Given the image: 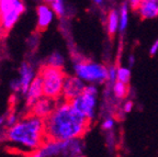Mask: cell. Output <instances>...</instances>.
Instances as JSON below:
<instances>
[{
  "label": "cell",
  "mask_w": 158,
  "mask_h": 157,
  "mask_svg": "<svg viewBox=\"0 0 158 157\" xmlns=\"http://www.w3.org/2000/svg\"><path fill=\"white\" fill-rule=\"evenodd\" d=\"M120 28V15L115 10H111L108 17V32L110 35H114Z\"/></svg>",
  "instance_id": "14"
},
{
  "label": "cell",
  "mask_w": 158,
  "mask_h": 157,
  "mask_svg": "<svg viewBox=\"0 0 158 157\" xmlns=\"http://www.w3.org/2000/svg\"><path fill=\"white\" fill-rule=\"evenodd\" d=\"M91 120L73 107L70 101L57 100L52 113L45 119V131L49 140L67 141L81 138L88 131Z\"/></svg>",
  "instance_id": "1"
},
{
  "label": "cell",
  "mask_w": 158,
  "mask_h": 157,
  "mask_svg": "<svg viewBox=\"0 0 158 157\" xmlns=\"http://www.w3.org/2000/svg\"><path fill=\"white\" fill-rule=\"evenodd\" d=\"M139 2H141V0H128V6L131 7V9L137 10Z\"/></svg>",
  "instance_id": "24"
},
{
  "label": "cell",
  "mask_w": 158,
  "mask_h": 157,
  "mask_svg": "<svg viewBox=\"0 0 158 157\" xmlns=\"http://www.w3.org/2000/svg\"><path fill=\"white\" fill-rule=\"evenodd\" d=\"M96 5H102L103 3V0H94Z\"/></svg>",
  "instance_id": "27"
},
{
  "label": "cell",
  "mask_w": 158,
  "mask_h": 157,
  "mask_svg": "<svg viewBox=\"0 0 158 157\" xmlns=\"http://www.w3.org/2000/svg\"><path fill=\"white\" fill-rule=\"evenodd\" d=\"M37 75L42 80L44 96L54 100H59L63 95V88L66 79V75L62 67L44 64L40 67Z\"/></svg>",
  "instance_id": "4"
},
{
  "label": "cell",
  "mask_w": 158,
  "mask_h": 157,
  "mask_svg": "<svg viewBox=\"0 0 158 157\" xmlns=\"http://www.w3.org/2000/svg\"><path fill=\"white\" fill-rule=\"evenodd\" d=\"M113 93L114 96L118 99H123L126 97V95L128 93V87L127 83H122L120 80H116L113 83Z\"/></svg>",
  "instance_id": "15"
},
{
  "label": "cell",
  "mask_w": 158,
  "mask_h": 157,
  "mask_svg": "<svg viewBox=\"0 0 158 157\" xmlns=\"http://www.w3.org/2000/svg\"><path fill=\"white\" fill-rule=\"evenodd\" d=\"M76 76L88 83H102L108 80V68L94 62L77 61L75 63Z\"/></svg>",
  "instance_id": "5"
},
{
  "label": "cell",
  "mask_w": 158,
  "mask_h": 157,
  "mask_svg": "<svg viewBox=\"0 0 158 157\" xmlns=\"http://www.w3.org/2000/svg\"><path fill=\"white\" fill-rule=\"evenodd\" d=\"M0 2H1V0H0Z\"/></svg>",
  "instance_id": "30"
},
{
  "label": "cell",
  "mask_w": 158,
  "mask_h": 157,
  "mask_svg": "<svg viewBox=\"0 0 158 157\" xmlns=\"http://www.w3.org/2000/svg\"><path fill=\"white\" fill-rule=\"evenodd\" d=\"M25 11L22 0H1L0 2V30L8 32L15 27Z\"/></svg>",
  "instance_id": "6"
},
{
  "label": "cell",
  "mask_w": 158,
  "mask_h": 157,
  "mask_svg": "<svg viewBox=\"0 0 158 157\" xmlns=\"http://www.w3.org/2000/svg\"><path fill=\"white\" fill-rule=\"evenodd\" d=\"M97 93H98V90H97L96 86L94 83H90V85L86 86L84 92L81 95H79L78 97H76L75 99H73L70 103L76 110L82 113L88 119L92 120L94 117V113H96Z\"/></svg>",
  "instance_id": "7"
},
{
  "label": "cell",
  "mask_w": 158,
  "mask_h": 157,
  "mask_svg": "<svg viewBox=\"0 0 158 157\" xmlns=\"http://www.w3.org/2000/svg\"><path fill=\"white\" fill-rule=\"evenodd\" d=\"M134 62H135V57L133 55H131V56L128 57V64L132 66V65H134Z\"/></svg>",
  "instance_id": "26"
},
{
  "label": "cell",
  "mask_w": 158,
  "mask_h": 157,
  "mask_svg": "<svg viewBox=\"0 0 158 157\" xmlns=\"http://www.w3.org/2000/svg\"><path fill=\"white\" fill-rule=\"evenodd\" d=\"M132 108H133V102H132V101H127L123 106V110H124V112H126V113L131 112Z\"/></svg>",
  "instance_id": "25"
},
{
  "label": "cell",
  "mask_w": 158,
  "mask_h": 157,
  "mask_svg": "<svg viewBox=\"0 0 158 157\" xmlns=\"http://www.w3.org/2000/svg\"><path fill=\"white\" fill-rule=\"evenodd\" d=\"M37 12V29L40 31H44L48 28L54 19L55 12L53 11L52 7L42 3L36 8Z\"/></svg>",
  "instance_id": "10"
},
{
  "label": "cell",
  "mask_w": 158,
  "mask_h": 157,
  "mask_svg": "<svg viewBox=\"0 0 158 157\" xmlns=\"http://www.w3.org/2000/svg\"><path fill=\"white\" fill-rule=\"evenodd\" d=\"M136 11L144 20L155 19L158 17V0H141Z\"/></svg>",
  "instance_id": "12"
},
{
  "label": "cell",
  "mask_w": 158,
  "mask_h": 157,
  "mask_svg": "<svg viewBox=\"0 0 158 157\" xmlns=\"http://www.w3.org/2000/svg\"><path fill=\"white\" fill-rule=\"evenodd\" d=\"M44 1H46V2H49V3H52V2H54V1H56V0H44Z\"/></svg>",
  "instance_id": "28"
},
{
  "label": "cell",
  "mask_w": 158,
  "mask_h": 157,
  "mask_svg": "<svg viewBox=\"0 0 158 157\" xmlns=\"http://www.w3.org/2000/svg\"><path fill=\"white\" fill-rule=\"evenodd\" d=\"M114 126V121L112 120V119H106V120L103 121V123H102V128L104 129V130H111L112 128Z\"/></svg>",
  "instance_id": "21"
},
{
  "label": "cell",
  "mask_w": 158,
  "mask_h": 157,
  "mask_svg": "<svg viewBox=\"0 0 158 157\" xmlns=\"http://www.w3.org/2000/svg\"><path fill=\"white\" fill-rule=\"evenodd\" d=\"M35 71L34 68L31 64L29 63H23L20 67V77H19V83L21 86V92L25 95L27 88H29L30 83H32V80L35 78Z\"/></svg>",
  "instance_id": "13"
},
{
  "label": "cell",
  "mask_w": 158,
  "mask_h": 157,
  "mask_svg": "<svg viewBox=\"0 0 158 157\" xmlns=\"http://www.w3.org/2000/svg\"><path fill=\"white\" fill-rule=\"evenodd\" d=\"M128 7L130 6L127 3H124L121 7V11H120V28L118 30L123 32L124 30L126 29L128 23Z\"/></svg>",
  "instance_id": "16"
},
{
  "label": "cell",
  "mask_w": 158,
  "mask_h": 157,
  "mask_svg": "<svg viewBox=\"0 0 158 157\" xmlns=\"http://www.w3.org/2000/svg\"><path fill=\"white\" fill-rule=\"evenodd\" d=\"M131 79V70L126 67H118V80L122 83H128Z\"/></svg>",
  "instance_id": "18"
},
{
  "label": "cell",
  "mask_w": 158,
  "mask_h": 157,
  "mask_svg": "<svg viewBox=\"0 0 158 157\" xmlns=\"http://www.w3.org/2000/svg\"><path fill=\"white\" fill-rule=\"evenodd\" d=\"M157 52H158V39L154 42L153 45H152L151 49H149V54H151L152 56H154L155 54H157Z\"/></svg>",
  "instance_id": "23"
},
{
  "label": "cell",
  "mask_w": 158,
  "mask_h": 157,
  "mask_svg": "<svg viewBox=\"0 0 158 157\" xmlns=\"http://www.w3.org/2000/svg\"><path fill=\"white\" fill-rule=\"evenodd\" d=\"M84 144L81 138H73L67 141H56L47 138L36 151L30 155L36 157L52 156H78L82 154Z\"/></svg>",
  "instance_id": "3"
},
{
  "label": "cell",
  "mask_w": 158,
  "mask_h": 157,
  "mask_svg": "<svg viewBox=\"0 0 158 157\" xmlns=\"http://www.w3.org/2000/svg\"><path fill=\"white\" fill-rule=\"evenodd\" d=\"M56 102L57 100H54V99H51L48 97L43 96L42 98H40L39 100H36L32 106L30 107L29 113H32L34 116L45 120L52 113V111L54 110L55 106H56Z\"/></svg>",
  "instance_id": "9"
},
{
  "label": "cell",
  "mask_w": 158,
  "mask_h": 157,
  "mask_svg": "<svg viewBox=\"0 0 158 157\" xmlns=\"http://www.w3.org/2000/svg\"><path fill=\"white\" fill-rule=\"evenodd\" d=\"M2 123H3V119H2V118H0V126L2 125Z\"/></svg>",
  "instance_id": "29"
},
{
  "label": "cell",
  "mask_w": 158,
  "mask_h": 157,
  "mask_svg": "<svg viewBox=\"0 0 158 157\" xmlns=\"http://www.w3.org/2000/svg\"><path fill=\"white\" fill-rule=\"evenodd\" d=\"M108 80L112 83L118 80V68L116 67L111 66L110 68H108Z\"/></svg>",
  "instance_id": "20"
},
{
  "label": "cell",
  "mask_w": 158,
  "mask_h": 157,
  "mask_svg": "<svg viewBox=\"0 0 158 157\" xmlns=\"http://www.w3.org/2000/svg\"><path fill=\"white\" fill-rule=\"evenodd\" d=\"M18 118L15 114H13V113H11V114H9L8 116V119H7V123H8V126H10V125H13L15 123L18 122Z\"/></svg>",
  "instance_id": "22"
},
{
  "label": "cell",
  "mask_w": 158,
  "mask_h": 157,
  "mask_svg": "<svg viewBox=\"0 0 158 157\" xmlns=\"http://www.w3.org/2000/svg\"><path fill=\"white\" fill-rule=\"evenodd\" d=\"M43 96H44V91H43L42 80H41L39 75H36L35 78L32 80V83H30L29 88H27V92H25L27 107L30 108L35 101L39 100L40 98H42Z\"/></svg>",
  "instance_id": "11"
},
{
  "label": "cell",
  "mask_w": 158,
  "mask_h": 157,
  "mask_svg": "<svg viewBox=\"0 0 158 157\" xmlns=\"http://www.w3.org/2000/svg\"><path fill=\"white\" fill-rule=\"evenodd\" d=\"M51 5H52L51 7H52L55 15H58V17H64L65 12H66V9H65V5L63 2V0H56V1L52 2Z\"/></svg>",
  "instance_id": "19"
},
{
  "label": "cell",
  "mask_w": 158,
  "mask_h": 157,
  "mask_svg": "<svg viewBox=\"0 0 158 157\" xmlns=\"http://www.w3.org/2000/svg\"><path fill=\"white\" fill-rule=\"evenodd\" d=\"M64 63H65V59L63 57L62 54H59V53H53L51 56L47 58L46 64L48 65H52V66L55 67H62L64 66Z\"/></svg>",
  "instance_id": "17"
},
{
  "label": "cell",
  "mask_w": 158,
  "mask_h": 157,
  "mask_svg": "<svg viewBox=\"0 0 158 157\" xmlns=\"http://www.w3.org/2000/svg\"><path fill=\"white\" fill-rule=\"evenodd\" d=\"M86 89L85 81L78 76H66L63 88L62 98L67 101H72L79 95H81Z\"/></svg>",
  "instance_id": "8"
},
{
  "label": "cell",
  "mask_w": 158,
  "mask_h": 157,
  "mask_svg": "<svg viewBox=\"0 0 158 157\" xmlns=\"http://www.w3.org/2000/svg\"><path fill=\"white\" fill-rule=\"evenodd\" d=\"M6 138L11 144L33 153L47 140L45 120L29 113L25 118L10 125L6 131Z\"/></svg>",
  "instance_id": "2"
}]
</instances>
